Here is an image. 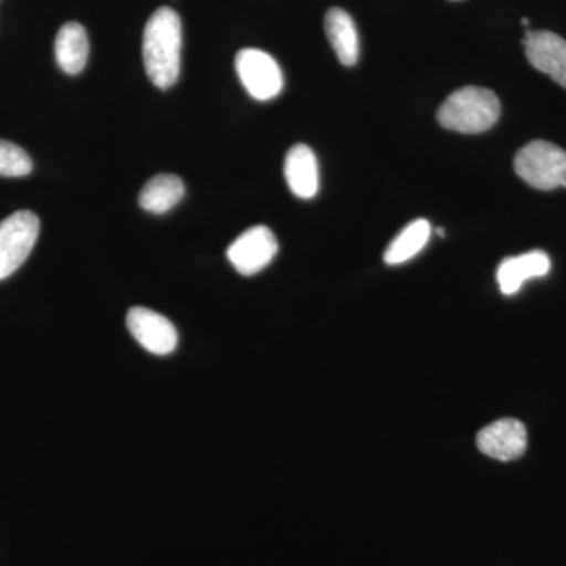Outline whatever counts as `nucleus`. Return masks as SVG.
<instances>
[{
	"label": "nucleus",
	"instance_id": "f257e3e1",
	"mask_svg": "<svg viewBox=\"0 0 566 566\" xmlns=\"http://www.w3.org/2000/svg\"><path fill=\"white\" fill-rule=\"evenodd\" d=\"M182 25L177 11L161 7L145 25L142 55L148 80L158 88L172 87L180 77Z\"/></svg>",
	"mask_w": 566,
	"mask_h": 566
},
{
	"label": "nucleus",
	"instance_id": "f03ea898",
	"mask_svg": "<svg viewBox=\"0 0 566 566\" xmlns=\"http://www.w3.org/2000/svg\"><path fill=\"white\" fill-rule=\"evenodd\" d=\"M501 117V103L494 92L463 87L453 92L438 112V120L450 132L480 134L493 128Z\"/></svg>",
	"mask_w": 566,
	"mask_h": 566
},
{
	"label": "nucleus",
	"instance_id": "7ed1b4c3",
	"mask_svg": "<svg viewBox=\"0 0 566 566\" xmlns=\"http://www.w3.org/2000/svg\"><path fill=\"white\" fill-rule=\"evenodd\" d=\"M521 180L539 191L566 188V151L546 140H534L515 156Z\"/></svg>",
	"mask_w": 566,
	"mask_h": 566
},
{
	"label": "nucleus",
	"instance_id": "20e7f679",
	"mask_svg": "<svg viewBox=\"0 0 566 566\" xmlns=\"http://www.w3.org/2000/svg\"><path fill=\"white\" fill-rule=\"evenodd\" d=\"M40 234V219L35 212H13L0 222V281L17 273L29 259Z\"/></svg>",
	"mask_w": 566,
	"mask_h": 566
},
{
	"label": "nucleus",
	"instance_id": "39448f33",
	"mask_svg": "<svg viewBox=\"0 0 566 566\" xmlns=\"http://www.w3.org/2000/svg\"><path fill=\"white\" fill-rule=\"evenodd\" d=\"M234 69L245 92L256 102H270L283 91V73L273 55L255 48L237 54Z\"/></svg>",
	"mask_w": 566,
	"mask_h": 566
},
{
	"label": "nucleus",
	"instance_id": "423d86ee",
	"mask_svg": "<svg viewBox=\"0 0 566 566\" xmlns=\"http://www.w3.org/2000/svg\"><path fill=\"white\" fill-rule=\"evenodd\" d=\"M279 244L268 227L255 226L245 230L227 249V259L234 270L243 275H255L263 271L277 255Z\"/></svg>",
	"mask_w": 566,
	"mask_h": 566
},
{
	"label": "nucleus",
	"instance_id": "0eeeda50",
	"mask_svg": "<svg viewBox=\"0 0 566 566\" xmlns=\"http://www.w3.org/2000/svg\"><path fill=\"white\" fill-rule=\"evenodd\" d=\"M126 326L134 340L156 356H167L178 346L177 327L166 316L151 308L133 307L126 315Z\"/></svg>",
	"mask_w": 566,
	"mask_h": 566
},
{
	"label": "nucleus",
	"instance_id": "6e6552de",
	"mask_svg": "<svg viewBox=\"0 0 566 566\" xmlns=\"http://www.w3.org/2000/svg\"><path fill=\"white\" fill-rule=\"evenodd\" d=\"M476 447L497 461L517 460L527 450V430L520 420L501 419L488 424L476 436Z\"/></svg>",
	"mask_w": 566,
	"mask_h": 566
},
{
	"label": "nucleus",
	"instance_id": "1a4fd4ad",
	"mask_svg": "<svg viewBox=\"0 0 566 566\" xmlns=\"http://www.w3.org/2000/svg\"><path fill=\"white\" fill-rule=\"evenodd\" d=\"M524 50L531 65L566 88V40L549 31L527 32Z\"/></svg>",
	"mask_w": 566,
	"mask_h": 566
},
{
	"label": "nucleus",
	"instance_id": "9d476101",
	"mask_svg": "<svg viewBox=\"0 0 566 566\" xmlns=\"http://www.w3.org/2000/svg\"><path fill=\"white\" fill-rule=\"evenodd\" d=\"M285 180L290 191L300 199H314L319 189L318 161L314 150L297 144L290 148L285 158Z\"/></svg>",
	"mask_w": 566,
	"mask_h": 566
},
{
	"label": "nucleus",
	"instance_id": "9b49d317",
	"mask_svg": "<svg viewBox=\"0 0 566 566\" xmlns=\"http://www.w3.org/2000/svg\"><path fill=\"white\" fill-rule=\"evenodd\" d=\"M551 271V260L545 252L534 251L524 255L512 256L501 263L497 270V282L501 292L512 296L520 292L524 282L531 279L545 277Z\"/></svg>",
	"mask_w": 566,
	"mask_h": 566
},
{
	"label": "nucleus",
	"instance_id": "f8f14e48",
	"mask_svg": "<svg viewBox=\"0 0 566 566\" xmlns=\"http://www.w3.org/2000/svg\"><path fill=\"white\" fill-rule=\"evenodd\" d=\"M55 61L63 73L74 76L85 69L88 61V36L80 22L70 21L63 24L55 36Z\"/></svg>",
	"mask_w": 566,
	"mask_h": 566
},
{
	"label": "nucleus",
	"instance_id": "ddd939ff",
	"mask_svg": "<svg viewBox=\"0 0 566 566\" xmlns=\"http://www.w3.org/2000/svg\"><path fill=\"white\" fill-rule=\"evenodd\" d=\"M324 29L338 61L345 66L356 65L360 52L359 33L348 11L344 9L327 11Z\"/></svg>",
	"mask_w": 566,
	"mask_h": 566
},
{
	"label": "nucleus",
	"instance_id": "4468645a",
	"mask_svg": "<svg viewBox=\"0 0 566 566\" xmlns=\"http://www.w3.org/2000/svg\"><path fill=\"white\" fill-rule=\"evenodd\" d=\"M185 182L180 177L159 174L153 177L139 193V205L153 214H164L172 210L185 197Z\"/></svg>",
	"mask_w": 566,
	"mask_h": 566
},
{
	"label": "nucleus",
	"instance_id": "2eb2a0df",
	"mask_svg": "<svg viewBox=\"0 0 566 566\" xmlns=\"http://www.w3.org/2000/svg\"><path fill=\"white\" fill-rule=\"evenodd\" d=\"M431 237V226L427 219H417L398 234L385 252L387 264H403L422 252Z\"/></svg>",
	"mask_w": 566,
	"mask_h": 566
},
{
	"label": "nucleus",
	"instance_id": "dca6fc26",
	"mask_svg": "<svg viewBox=\"0 0 566 566\" xmlns=\"http://www.w3.org/2000/svg\"><path fill=\"white\" fill-rule=\"evenodd\" d=\"M33 163L24 148L0 140V177L21 178L32 172Z\"/></svg>",
	"mask_w": 566,
	"mask_h": 566
},
{
	"label": "nucleus",
	"instance_id": "f3484780",
	"mask_svg": "<svg viewBox=\"0 0 566 566\" xmlns=\"http://www.w3.org/2000/svg\"><path fill=\"white\" fill-rule=\"evenodd\" d=\"M528 24H531V21H528L527 18H524V20H523L524 28H527Z\"/></svg>",
	"mask_w": 566,
	"mask_h": 566
}]
</instances>
